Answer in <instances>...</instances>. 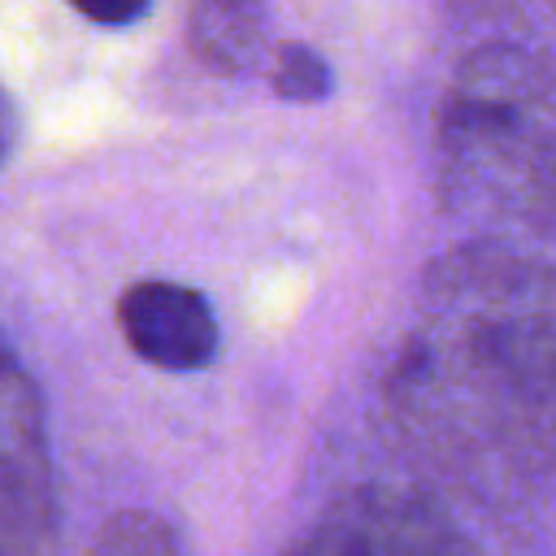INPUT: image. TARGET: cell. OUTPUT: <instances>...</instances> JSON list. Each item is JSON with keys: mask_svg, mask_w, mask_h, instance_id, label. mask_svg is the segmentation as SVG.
Here are the masks:
<instances>
[{"mask_svg": "<svg viewBox=\"0 0 556 556\" xmlns=\"http://www.w3.org/2000/svg\"><path fill=\"white\" fill-rule=\"evenodd\" d=\"M395 395L408 413L469 452L556 465V282L478 256L452 261L430 282Z\"/></svg>", "mask_w": 556, "mask_h": 556, "instance_id": "cell-1", "label": "cell"}, {"mask_svg": "<svg viewBox=\"0 0 556 556\" xmlns=\"http://www.w3.org/2000/svg\"><path fill=\"white\" fill-rule=\"evenodd\" d=\"M530 65L517 52H478L443 100L439 161L443 187L469 204L521 187L526 161H547L543 109Z\"/></svg>", "mask_w": 556, "mask_h": 556, "instance_id": "cell-2", "label": "cell"}, {"mask_svg": "<svg viewBox=\"0 0 556 556\" xmlns=\"http://www.w3.org/2000/svg\"><path fill=\"white\" fill-rule=\"evenodd\" d=\"M287 556H482L447 508L404 486L339 495Z\"/></svg>", "mask_w": 556, "mask_h": 556, "instance_id": "cell-3", "label": "cell"}, {"mask_svg": "<svg viewBox=\"0 0 556 556\" xmlns=\"http://www.w3.org/2000/svg\"><path fill=\"white\" fill-rule=\"evenodd\" d=\"M52 530V469L30 374L0 334V539L30 556Z\"/></svg>", "mask_w": 556, "mask_h": 556, "instance_id": "cell-4", "label": "cell"}, {"mask_svg": "<svg viewBox=\"0 0 556 556\" xmlns=\"http://www.w3.org/2000/svg\"><path fill=\"white\" fill-rule=\"evenodd\" d=\"M117 326L139 361L169 374L204 369L217 356V317L208 300L169 278L130 282L117 300Z\"/></svg>", "mask_w": 556, "mask_h": 556, "instance_id": "cell-5", "label": "cell"}, {"mask_svg": "<svg viewBox=\"0 0 556 556\" xmlns=\"http://www.w3.org/2000/svg\"><path fill=\"white\" fill-rule=\"evenodd\" d=\"M269 39L265 0H187V43L217 74L256 70Z\"/></svg>", "mask_w": 556, "mask_h": 556, "instance_id": "cell-6", "label": "cell"}, {"mask_svg": "<svg viewBox=\"0 0 556 556\" xmlns=\"http://www.w3.org/2000/svg\"><path fill=\"white\" fill-rule=\"evenodd\" d=\"M269 87L282 96V100H295V104H317L330 96L334 78H330V65L321 52H313L308 43H278L274 61H269Z\"/></svg>", "mask_w": 556, "mask_h": 556, "instance_id": "cell-7", "label": "cell"}, {"mask_svg": "<svg viewBox=\"0 0 556 556\" xmlns=\"http://www.w3.org/2000/svg\"><path fill=\"white\" fill-rule=\"evenodd\" d=\"M70 4L100 26H126V22H139L152 0H70Z\"/></svg>", "mask_w": 556, "mask_h": 556, "instance_id": "cell-8", "label": "cell"}, {"mask_svg": "<svg viewBox=\"0 0 556 556\" xmlns=\"http://www.w3.org/2000/svg\"><path fill=\"white\" fill-rule=\"evenodd\" d=\"M13 139H17V109H13V100L0 91V161L9 156Z\"/></svg>", "mask_w": 556, "mask_h": 556, "instance_id": "cell-9", "label": "cell"}, {"mask_svg": "<svg viewBox=\"0 0 556 556\" xmlns=\"http://www.w3.org/2000/svg\"><path fill=\"white\" fill-rule=\"evenodd\" d=\"M0 556H17V552H13V547H9L4 539H0Z\"/></svg>", "mask_w": 556, "mask_h": 556, "instance_id": "cell-10", "label": "cell"}]
</instances>
